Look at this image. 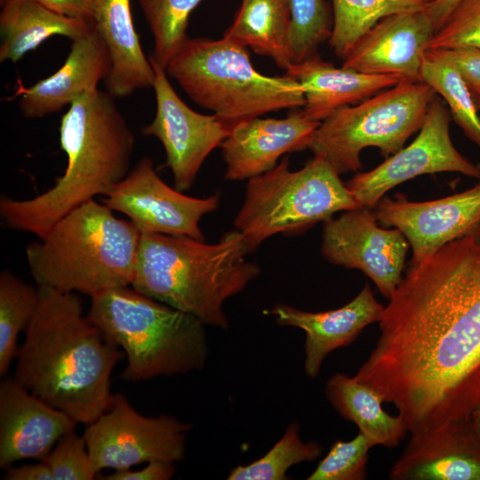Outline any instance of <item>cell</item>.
Listing matches in <instances>:
<instances>
[{
    "instance_id": "6da1fadb",
    "label": "cell",
    "mask_w": 480,
    "mask_h": 480,
    "mask_svg": "<svg viewBox=\"0 0 480 480\" xmlns=\"http://www.w3.org/2000/svg\"><path fill=\"white\" fill-rule=\"evenodd\" d=\"M355 377L392 403L408 432L480 403V226L411 263Z\"/></svg>"
},
{
    "instance_id": "7a4b0ae2",
    "label": "cell",
    "mask_w": 480,
    "mask_h": 480,
    "mask_svg": "<svg viewBox=\"0 0 480 480\" xmlns=\"http://www.w3.org/2000/svg\"><path fill=\"white\" fill-rule=\"evenodd\" d=\"M38 296L13 379L77 424L89 425L111 404V373L123 351L84 314L75 292L38 286Z\"/></svg>"
},
{
    "instance_id": "3957f363",
    "label": "cell",
    "mask_w": 480,
    "mask_h": 480,
    "mask_svg": "<svg viewBox=\"0 0 480 480\" xmlns=\"http://www.w3.org/2000/svg\"><path fill=\"white\" fill-rule=\"evenodd\" d=\"M114 99L97 89L68 106L60 124L65 172L52 188L33 198L2 196L0 214L8 228L43 238L62 217L106 196L125 178L135 139Z\"/></svg>"
},
{
    "instance_id": "277c9868",
    "label": "cell",
    "mask_w": 480,
    "mask_h": 480,
    "mask_svg": "<svg viewBox=\"0 0 480 480\" xmlns=\"http://www.w3.org/2000/svg\"><path fill=\"white\" fill-rule=\"evenodd\" d=\"M249 251L236 229L216 244L185 236L140 234L132 287L204 325L228 327L224 303L261 272L245 258Z\"/></svg>"
},
{
    "instance_id": "5b68a950",
    "label": "cell",
    "mask_w": 480,
    "mask_h": 480,
    "mask_svg": "<svg viewBox=\"0 0 480 480\" xmlns=\"http://www.w3.org/2000/svg\"><path fill=\"white\" fill-rule=\"evenodd\" d=\"M140 233L102 202L90 200L58 220L26 248L38 286L90 296L132 285Z\"/></svg>"
},
{
    "instance_id": "8992f818",
    "label": "cell",
    "mask_w": 480,
    "mask_h": 480,
    "mask_svg": "<svg viewBox=\"0 0 480 480\" xmlns=\"http://www.w3.org/2000/svg\"><path fill=\"white\" fill-rule=\"evenodd\" d=\"M91 299L88 317L126 356L124 380L185 374L205 365V325L193 316L129 286L108 289Z\"/></svg>"
},
{
    "instance_id": "52a82bcc",
    "label": "cell",
    "mask_w": 480,
    "mask_h": 480,
    "mask_svg": "<svg viewBox=\"0 0 480 480\" xmlns=\"http://www.w3.org/2000/svg\"><path fill=\"white\" fill-rule=\"evenodd\" d=\"M165 72L194 102L212 110L230 130L268 112L302 108L305 102L295 78L259 73L247 47L225 37H188Z\"/></svg>"
},
{
    "instance_id": "ba28073f",
    "label": "cell",
    "mask_w": 480,
    "mask_h": 480,
    "mask_svg": "<svg viewBox=\"0 0 480 480\" xmlns=\"http://www.w3.org/2000/svg\"><path fill=\"white\" fill-rule=\"evenodd\" d=\"M358 207L325 160L314 156L293 172L285 156L273 169L248 180L234 225L252 253L272 236L304 233L336 212Z\"/></svg>"
},
{
    "instance_id": "9c48e42d",
    "label": "cell",
    "mask_w": 480,
    "mask_h": 480,
    "mask_svg": "<svg viewBox=\"0 0 480 480\" xmlns=\"http://www.w3.org/2000/svg\"><path fill=\"white\" fill-rule=\"evenodd\" d=\"M436 92L422 81L402 80L322 121L309 149L340 175L363 167L360 154L378 148L386 159L404 148L424 122Z\"/></svg>"
},
{
    "instance_id": "30bf717a",
    "label": "cell",
    "mask_w": 480,
    "mask_h": 480,
    "mask_svg": "<svg viewBox=\"0 0 480 480\" xmlns=\"http://www.w3.org/2000/svg\"><path fill=\"white\" fill-rule=\"evenodd\" d=\"M191 425L175 416L147 417L127 398L113 395L108 409L87 425L84 437L93 471L131 469L154 460L176 463L184 460Z\"/></svg>"
},
{
    "instance_id": "8fae6325",
    "label": "cell",
    "mask_w": 480,
    "mask_h": 480,
    "mask_svg": "<svg viewBox=\"0 0 480 480\" xmlns=\"http://www.w3.org/2000/svg\"><path fill=\"white\" fill-rule=\"evenodd\" d=\"M452 116L436 97L415 140L374 169L356 173L346 186L359 207H374L394 187L423 174L460 172L480 180V166L463 156L450 136Z\"/></svg>"
},
{
    "instance_id": "7c38bea8",
    "label": "cell",
    "mask_w": 480,
    "mask_h": 480,
    "mask_svg": "<svg viewBox=\"0 0 480 480\" xmlns=\"http://www.w3.org/2000/svg\"><path fill=\"white\" fill-rule=\"evenodd\" d=\"M101 202L126 215L140 234L185 236L205 241L199 227L203 216L220 205L218 193L198 198L168 186L154 163L142 157Z\"/></svg>"
},
{
    "instance_id": "4fadbf2b",
    "label": "cell",
    "mask_w": 480,
    "mask_h": 480,
    "mask_svg": "<svg viewBox=\"0 0 480 480\" xmlns=\"http://www.w3.org/2000/svg\"><path fill=\"white\" fill-rule=\"evenodd\" d=\"M375 212L358 207L324 222L321 252L330 263L364 273L389 300L402 277L409 243L397 228L379 227Z\"/></svg>"
},
{
    "instance_id": "5bb4252c",
    "label": "cell",
    "mask_w": 480,
    "mask_h": 480,
    "mask_svg": "<svg viewBox=\"0 0 480 480\" xmlns=\"http://www.w3.org/2000/svg\"><path fill=\"white\" fill-rule=\"evenodd\" d=\"M149 60L155 70L156 111L141 132L160 140L175 188L183 192L192 187L206 157L221 146L230 129L216 115L190 108L172 86L165 69Z\"/></svg>"
},
{
    "instance_id": "9a60e30c",
    "label": "cell",
    "mask_w": 480,
    "mask_h": 480,
    "mask_svg": "<svg viewBox=\"0 0 480 480\" xmlns=\"http://www.w3.org/2000/svg\"><path fill=\"white\" fill-rule=\"evenodd\" d=\"M374 212L378 221L404 235L412 247V263H415L480 226V182L431 201L382 197Z\"/></svg>"
},
{
    "instance_id": "2e32d148",
    "label": "cell",
    "mask_w": 480,
    "mask_h": 480,
    "mask_svg": "<svg viewBox=\"0 0 480 480\" xmlns=\"http://www.w3.org/2000/svg\"><path fill=\"white\" fill-rule=\"evenodd\" d=\"M392 480H480V436L470 416L412 434Z\"/></svg>"
},
{
    "instance_id": "e0dca14e",
    "label": "cell",
    "mask_w": 480,
    "mask_h": 480,
    "mask_svg": "<svg viewBox=\"0 0 480 480\" xmlns=\"http://www.w3.org/2000/svg\"><path fill=\"white\" fill-rule=\"evenodd\" d=\"M436 32L428 10L388 16L373 26L343 60L342 67L418 82L428 44Z\"/></svg>"
},
{
    "instance_id": "ac0fdd59",
    "label": "cell",
    "mask_w": 480,
    "mask_h": 480,
    "mask_svg": "<svg viewBox=\"0 0 480 480\" xmlns=\"http://www.w3.org/2000/svg\"><path fill=\"white\" fill-rule=\"evenodd\" d=\"M77 423L14 379L0 384V468L25 459L44 460Z\"/></svg>"
},
{
    "instance_id": "d6986e66",
    "label": "cell",
    "mask_w": 480,
    "mask_h": 480,
    "mask_svg": "<svg viewBox=\"0 0 480 480\" xmlns=\"http://www.w3.org/2000/svg\"><path fill=\"white\" fill-rule=\"evenodd\" d=\"M319 124L301 110L283 119L259 116L237 124L220 146L225 178L249 180L273 169L283 155L309 148Z\"/></svg>"
},
{
    "instance_id": "ffe728a7",
    "label": "cell",
    "mask_w": 480,
    "mask_h": 480,
    "mask_svg": "<svg viewBox=\"0 0 480 480\" xmlns=\"http://www.w3.org/2000/svg\"><path fill=\"white\" fill-rule=\"evenodd\" d=\"M384 308L375 299L369 284H365L351 301L336 309L309 312L279 303L268 314L280 325L305 332L304 372L314 379L331 352L348 346L367 325L380 322Z\"/></svg>"
},
{
    "instance_id": "44dd1931",
    "label": "cell",
    "mask_w": 480,
    "mask_h": 480,
    "mask_svg": "<svg viewBox=\"0 0 480 480\" xmlns=\"http://www.w3.org/2000/svg\"><path fill=\"white\" fill-rule=\"evenodd\" d=\"M110 68L108 47L94 26L86 35L72 41L65 62L56 72L30 87L19 82L20 109L27 118L56 113L84 93L97 90Z\"/></svg>"
},
{
    "instance_id": "7402d4cb",
    "label": "cell",
    "mask_w": 480,
    "mask_h": 480,
    "mask_svg": "<svg viewBox=\"0 0 480 480\" xmlns=\"http://www.w3.org/2000/svg\"><path fill=\"white\" fill-rule=\"evenodd\" d=\"M286 74L302 87L301 108L308 120L321 123L337 109L357 104L400 81L393 76L372 75L324 61L318 53L292 64Z\"/></svg>"
},
{
    "instance_id": "603a6c76",
    "label": "cell",
    "mask_w": 480,
    "mask_h": 480,
    "mask_svg": "<svg viewBox=\"0 0 480 480\" xmlns=\"http://www.w3.org/2000/svg\"><path fill=\"white\" fill-rule=\"evenodd\" d=\"M93 21L111 60L105 79L107 92L114 98H124L152 87L155 70L141 48L130 0H95Z\"/></svg>"
},
{
    "instance_id": "cb8c5ba5",
    "label": "cell",
    "mask_w": 480,
    "mask_h": 480,
    "mask_svg": "<svg viewBox=\"0 0 480 480\" xmlns=\"http://www.w3.org/2000/svg\"><path fill=\"white\" fill-rule=\"evenodd\" d=\"M1 6V62L19 61L51 36L73 41L95 26L94 21L64 16L36 0H5Z\"/></svg>"
},
{
    "instance_id": "d4e9b609",
    "label": "cell",
    "mask_w": 480,
    "mask_h": 480,
    "mask_svg": "<svg viewBox=\"0 0 480 480\" xmlns=\"http://www.w3.org/2000/svg\"><path fill=\"white\" fill-rule=\"evenodd\" d=\"M325 395L334 409L345 420L355 423L372 446L395 448L408 432L399 415L391 416L383 410L382 396L355 376L344 373L331 376Z\"/></svg>"
},
{
    "instance_id": "484cf974",
    "label": "cell",
    "mask_w": 480,
    "mask_h": 480,
    "mask_svg": "<svg viewBox=\"0 0 480 480\" xmlns=\"http://www.w3.org/2000/svg\"><path fill=\"white\" fill-rule=\"evenodd\" d=\"M288 0H242L223 37L271 58L285 71L293 64Z\"/></svg>"
},
{
    "instance_id": "4316f807",
    "label": "cell",
    "mask_w": 480,
    "mask_h": 480,
    "mask_svg": "<svg viewBox=\"0 0 480 480\" xmlns=\"http://www.w3.org/2000/svg\"><path fill=\"white\" fill-rule=\"evenodd\" d=\"M332 30L329 45L345 59L380 20L398 13L425 10L434 0H332Z\"/></svg>"
},
{
    "instance_id": "83f0119b",
    "label": "cell",
    "mask_w": 480,
    "mask_h": 480,
    "mask_svg": "<svg viewBox=\"0 0 480 480\" xmlns=\"http://www.w3.org/2000/svg\"><path fill=\"white\" fill-rule=\"evenodd\" d=\"M420 79L446 102L452 119L480 148V114L456 66L437 51H426Z\"/></svg>"
},
{
    "instance_id": "f1b7e54d",
    "label": "cell",
    "mask_w": 480,
    "mask_h": 480,
    "mask_svg": "<svg viewBox=\"0 0 480 480\" xmlns=\"http://www.w3.org/2000/svg\"><path fill=\"white\" fill-rule=\"evenodd\" d=\"M35 288L8 270L0 275V375H4L18 351L17 340L27 329L37 306Z\"/></svg>"
},
{
    "instance_id": "f546056e",
    "label": "cell",
    "mask_w": 480,
    "mask_h": 480,
    "mask_svg": "<svg viewBox=\"0 0 480 480\" xmlns=\"http://www.w3.org/2000/svg\"><path fill=\"white\" fill-rule=\"evenodd\" d=\"M203 0H138L154 40L149 59L164 69L188 39L191 12Z\"/></svg>"
},
{
    "instance_id": "4dcf8cb0",
    "label": "cell",
    "mask_w": 480,
    "mask_h": 480,
    "mask_svg": "<svg viewBox=\"0 0 480 480\" xmlns=\"http://www.w3.org/2000/svg\"><path fill=\"white\" fill-rule=\"evenodd\" d=\"M322 452L319 443L304 442L300 436V425L292 422L264 456L248 465H237L230 470L227 479L285 480L289 478L286 472L291 467L315 460Z\"/></svg>"
},
{
    "instance_id": "1f68e13d",
    "label": "cell",
    "mask_w": 480,
    "mask_h": 480,
    "mask_svg": "<svg viewBox=\"0 0 480 480\" xmlns=\"http://www.w3.org/2000/svg\"><path fill=\"white\" fill-rule=\"evenodd\" d=\"M291 11L290 44L293 64L318 53L330 39L332 18L324 0H288Z\"/></svg>"
},
{
    "instance_id": "d6a6232c",
    "label": "cell",
    "mask_w": 480,
    "mask_h": 480,
    "mask_svg": "<svg viewBox=\"0 0 480 480\" xmlns=\"http://www.w3.org/2000/svg\"><path fill=\"white\" fill-rule=\"evenodd\" d=\"M373 447L361 432L350 441L336 440L308 480H364L369 451Z\"/></svg>"
},
{
    "instance_id": "836d02e7",
    "label": "cell",
    "mask_w": 480,
    "mask_h": 480,
    "mask_svg": "<svg viewBox=\"0 0 480 480\" xmlns=\"http://www.w3.org/2000/svg\"><path fill=\"white\" fill-rule=\"evenodd\" d=\"M480 51V0H460L428 42V50Z\"/></svg>"
},
{
    "instance_id": "e575fe53",
    "label": "cell",
    "mask_w": 480,
    "mask_h": 480,
    "mask_svg": "<svg viewBox=\"0 0 480 480\" xmlns=\"http://www.w3.org/2000/svg\"><path fill=\"white\" fill-rule=\"evenodd\" d=\"M44 461L50 468L53 480H92L97 476L85 439L75 430L64 435Z\"/></svg>"
},
{
    "instance_id": "d590c367",
    "label": "cell",
    "mask_w": 480,
    "mask_h": 480,
    "mask_svg": "<svg viewBox=\"0 0 480 480\" xmlns=\"http://www.w3.org/2000/svg\"><path fill=\"white\" fill-rule=\"evenodd\" d=\"M434 51L439 52L456 66L480 112V51L468 47Z\"/></svg>"
},
{
    "instance_id": "8d00e7d4",
    "label": "cell",
    "mask_w": 480,
    "mask_h": 480,
    "mask_svg": "<svg viewBox=\"0 0 480 480\" xmlns=\"http://www.w3.org/2000/svg\"><path fill=\"white\" fill-rule=\"evenodd\" d=\"M175 473L174 463L154 460L139 470H116L102 477L105 480H169Z\"/></svg>"
},
{
    "instance_id": "74e56055",
    "label": "cell",
    "mask_w": 480,
    "mask_h": 480,
    "mask_svg": "<svg viewBox=\"0 0 480 480\" xmlns=\"http://www.w3.org/2000/svg\"><path fill=\"white\" fill-rule=\"evenodd\" d=\"M64 16L93 21L95 0H36Z\"/></svg>"
},
{
    "instance_id": "f35d334b",
    "label": "cell",
    "mask_w": 480,
    "mask_h": 480,
    "mask_svg": "<svg viewBox=\"0 0 480 480\" xmlns=\"http://www.w3.org/2000/svg\"><path fill=\"white\" fill-rule=\"evenodd\" d=\"M4 478L6 480H53L51 469L44 460L36 464L10 466L5 468Z\"/></svg>"
},
{
    "instance_id": "ab89813d",
    "label": "cell",
    "mask_w": 480,
    "mask_h": 480,
    "mask_svg": "<svg viewBox=\"0 0 480 480\" xmlns=\"http://www.w3.org/2000/svg\"><path fill=\"white\" fill-rule=\"evenodd\" d=\"M460 0H434L427 8L435 26L436 31L441 27L447 16Z\"/></svg>"
},
{
    "instance_id": "60d3db41",
    "label": "cell",
    "mask_w": 480,
    "mask_h": 480,
    "mask_svg": "<svg viewBox=\"0 0 480 480\" xmlns=\"http://www.w3.org/2000/svg\"><path fill=\"white\" fill-rule=\"evenodd\" d=\"M470 418L476 432L478 433L480 436V403L477 404V406L474 409V411L470 414Z\"/></svg>"
},
{
    "instance_id": "b9f144b4",
    "label": "cell",
    "mask_w": 480,
    "mask_h": 480,
    "mask_svg": "<svg viewBox=\"0 0 480 480\" xmlns=\"http://www.w3.org/2000/svg\"><path fill=\"white\" fill-rule=\"evenodd\" d=\"M5 0H0V4H2Z\"/></svg>"
},
{
    "instance_id": "7bdbcfd3",
    "label": "cell",
    "mask_w": 480,
    "mask_h": 480,
    "mask_svg": "<svg viewBox=\"0 0 480 480\" xmlns=\"http://www.w3.org/2000/svg\"><path fill=\"white\" fill-rule=\"evenodd\" d=\"M479 114H480V112H479Z\"/></svg>"
}]
</instances>
